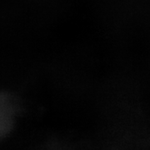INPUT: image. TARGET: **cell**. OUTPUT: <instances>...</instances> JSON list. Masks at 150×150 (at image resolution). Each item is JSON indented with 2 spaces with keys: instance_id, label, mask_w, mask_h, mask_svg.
<instances>
[]
</instances>
